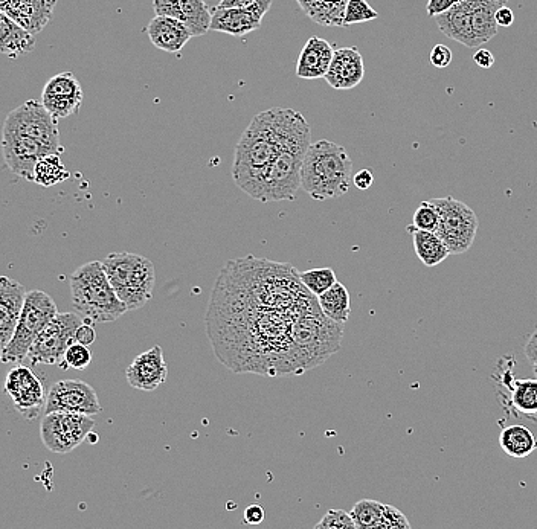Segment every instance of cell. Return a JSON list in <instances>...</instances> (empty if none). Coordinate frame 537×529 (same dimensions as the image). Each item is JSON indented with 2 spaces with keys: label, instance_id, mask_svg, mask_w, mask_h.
<instances>
[{
  "label": "cell",
  "instance_id": "cell-1",
  "mask_svg": "<svg viewBox=\"0 0 537 529\" xmlns=\"http://www.w3.org/2000/svg\"><path fill=\"white\" fill-rule=\"evenodd\" d=\"M277 121V158L267 170L260 202H281L296 199L301 190V167L304 156L312 144L309 122L300 112L292 109H275Z\"/></svg>",
  "mask_w": 537,
  "mask_h": 529
},
{
  "label": "cell",
  "instance_id": "cell-2",
  "mask_svg": "<svg viewBox=\"0 0 537 529\" xmlns=\"http://www.w3.org/2000/svg\"><path fill=\"white\" fill-rule=\"evenodd\" d=\"M278 144L275 109L258 113L235 147L232 179L252 199L260 200L267 170L277 158Z\"/></svg>",
  "mask_w": 537,
  "mask_h": 529
},
{
  "label": "cell",
  "instance_id": "cell-3",
  "mask_svg": "<svg viewBox=\"0 0 537 529\" xmlns=\"http://www.w3.org/2000/svg\"><path fill=\"white\" fill-rule=\"evenodd\" d=\"M353 162L347 150L328 139L312 142L301 167V190L312 199L345 196L350 190Z\"/></svg>",
  "mask_w": 537,
  "mask_h": 529
},
{
  "label": "cell",
  "instance_id": "cell-4",
  "mask_svg": "<svg viewBox=\"0 0 537 529\" xmlns=\"http://www.w3.org/2000/svg\"><path fill=\"white\" fill-rule=\"evenodd\" d=\"M342 333L341 324L328 319L318 302L296 316L290 331L296 374L321 365L341 350Z\"/></svg>",
  "mask_w": 537,
  "mask_h": 529
},
{
  "label": "cell",
  "instance_id": "cell-5",
  "mask_svg": "<svg viewBox=\"0 0 537 529\" xmlns=\"http://www.w3.org/2000/svg\"><path fill=\"white\" fill-rule=\"evenodd\" d=\"M71 296L72 305L86 322L109 324L129 311L113 290L101 261L83 264L72 273Z\"/></svg>",
  "mask_w": 537,
  "mask_h": 529
},
{
  "label": "cell",
  "instance_id": "cell-6",
  "mask_svg": "<svg viewBox=\"0 0 537 529\" xmlns=\"http://www.w3.org/2000/svg\"><path fill=\"white\" fill-rule=\"evenodd\" d=\"M101 264L113 290L126 304L127 310H139L152 299L156 273L155 266L148 258L118 252L104 258Z\"/></svg>",
  "mask_w": 537,
  "mask_h": 529
},
{
  "label": "cell",
  "instance_id": "cell-7",
  "mask_svg": "<svg viewBox=\"0 0 537 529\" xmlns=\"http://www.w3.org/2000/svg\"><path fill=\"white\" fill-rule=\"evenodd\" d=\"M57 313V305L48 293L42 290L26 292L19 322L4 354L0 357V362L19 363L25 360L37 334L55 318Z\"/></svg>",
  "mask_w": 537,
  "mask_h": 529
},
{
  "label": "cell",
  "instance_id": "cell-8",
  "mask_svg": "<svg viewBox=\"0 0 537 529\" xmlns=\"http://www.w3.org/2000/svg\"><path fill=\"white\" fill-rule=\"evenodd\" d=\"M431 202L437 208L440 217L438 237L444 241L451 255L466 254L475 241L476 231L480 225L475 211L454 197L431 199Z\"/></svg>",
  "mask_w": 537,
  "mask_h": 529
},
{
  "label": "cell",
  "instance_id": "cell-9",
  "mask_svg": "<svg viewBox=\"0 0 537 529\" xmlns=\"http://www.w3.org/2000/svg\"><path fill=\"white\" fill-rule=\"evenodd\" d=\"M2 133L23 135L42 142L57 154L63 153L58 132V119L43 106L42 101L29 100L8 113Z\"/></svg>",
  "mask_w": 537,
  "mask_h": 529
},
{
  "label": "cell",
  "instance_id": "cell-10",
  "mask_svg": "<svg viewBox=\"0 0 537 529\" xmlns=\"http://www.w3.org/2000/svg\"><path fill=\"white\" fill-rule=\"evenodd\" d=\"M83 324L77 313H57L37 334L26 359L33 365H62L69 345L75 342V331Z\"/></svg>",
  "mask_w": 537,
  "mask_h": 529
},
{
  "label": "cell",
  "instance_id": "cell-11",
  "mask_svg": "<svg viewBox=\"0 0 537 529\" xmlns=\"http://www.w3.org/2000/svg\"><path fill=\"white\" fill-rule=\"evenodd\" d=\"M94 427L95 421L91 415L51 412L45 414L42 420L40 437L46 449L65 455L77 449L91 435Z\"/></svg>",
  "mask_w": 537,
  "mask_h": 529
},
{
  "label": "cell",
  "instance_id": "cell-12",
  "mask_svg": "<svg viewBox=\"0 0 537 529\" xmlns=\"http://www.w3.org/2000/svg\"><path fill=\"white\" fill-rule=\"evenodd\" d=\"M100 400L97 392L83 380H62L54 383L46 397L45 414L51 412H72V414H100Z\"/></svg>",
  "mask_w": 537,
  "mask_h": 529
},
{
  "label": "cell",
  "instance_id": "cell-13",
  "mask_svg": "<svg viewBox=\"0 0 537 529\" xmlns=\"http://www.w3.org/2000/svg\"><path fill=\"white\" fill-rule=\"evenodd\" d=\"M4 389L13 400L14 408L26 420H36L40 417V412L45 409L48 395L45 394V389L36 374L26 366H16L8 372Z\"/></svg>",
  "mask_w": 537,
  "mask_h": 529
},
{
  "label": "cell",
  "instance_id": "cell-14",
  "mask_svg": "<svg viewBox=\"0 0 537 529\" xmlns=\"http://www.w3.org/2000/svg\"><path fill=\"white\" fill-rule=\"evenodd\" d=\"M2 156L5 164L13 171L16 176L33 182L34 168L37 162L48 156V154H57L52 148L46 147L42 142L36 139L28 138L23 135H11V133H2Z\"/></svg>",
  "mask_w": 537,
  "mask_h": 529
},
{
  "label": "cell",
  "instance_id": "cell-15",
  "mask_svg": "<svg viewBox=\"0 0 537 529\" xmlns=\"http://www.w3.org/2000/svg\"><path fill=\"white\" fill-rule=\"evenodd\" d=\"M83 97L78 78L72 72H62L46 83L40 101L54 118L62 119L80 112Z\"/></svg>",
  "mask_w": 537,
  "mask_h": 529
},
{
  "label": "cell",
  "instance_id": "cell-16",
  "mask_svg": "<svg viewBox=\"0 0 537 529\" xmlns=\"http://www.w3.org/2000/svg\"><path fill=\"white\" fill-rule=\"evenodd\" d=\"M153 10L156 16L181 20L193 37L205 36L210 31L213 11L205 0H153Z\"/></svg>",
  "mask_w": 537,
  "mask_h": 529
},
{
  "label": "cell",
  "instance_id": "cell-17",
  "mask_svg": "<svg viewBox=\"0 0 537 529\" xmlns=\"http://www.w3.org/2000/svg\"><path fill=\"white\" fill-rule=\"evenodd\" d=\"M168 365L161 347H153L139 354L127 368L126 379L139 391H156L167 380Z\"/></svg>",
  "mask_w": 537,
  "mask_h": 529
},
{
  "label": "cell",
  "instance_id": "cell-18",
  "mask_svg": "<svg viewBox=\"0 0 537 529\" xmlns=\"http://www.w3.org/2000/svg\"><path fill=\"white\" fill-rule=\"evenodd\" d=\"M364 77V57L356 46H351V48L336 49L332 65L324 78L333 89L351 90L359 86Z\"/></svg>",
  "mask_w": 537,
  "mask_h": 529
},
{
  "label": "cell",
  "instance_id": "cell-19",
  "mask_svg": "<svg viewBox=\"0 0 537 529\" xmlns=\"http://www.w3.org/2000/svg\"><path fill=\"white\" fill-rule=\"evenodd\" d=\"M145 33L156 48L168 54H179L193 37L181 20L168 16L153 17L145 28Z\"/></svg>",
  "mask_w": 537,
  "mask_h": 529
},
{
  "label": "cell",
  "instance_id": "cell-20",
  "mask_svg": "<svg viewBox=\"0 0 537 529\" xmlns=\"http://www.w3.org/2000/svg\"><path fill=\"white\" fill-rule=\"evenodd\" d=\"M438 28L444 36L455 40L467 48L480 46L472 29V14H470L469 2L461 0L451 10L444 11L434 17Z\"/></svg>",
  "mask_w": 537,
  "mask_h": 529
},
{
  "label": "cell",
  "instance_id": "cell-21",
  "mask_svg": "<svg viewBox=\"0 0 537 529\" xmlns=\"http://www.w3.org/2000/svg\"><path fill=\"white\" fill-rule=\"evenodd\" d=\"M333 54H335V48L327 40L321 37H310L298 57L296 75L303 80L324 78L332 65Z\"/></svg>",
  "mask_w": 537,
  "mask_h": 529
},
{
  "label": "cell",
  "instance_id": "cell-22",
  "mask_svg": "<svg viewBox=\"0 0 537 529\" xmlns=\"http://www.w3.org/2000/svg\"><path fill=\"white\" fill-rule=\"evenodd\" d=\"M26 290L16 279L0 276V331L10 342L22 313Z\"/></svg>",
  "mask_w": 537,
  "mask_h": 529
},
{
  "label": "cell",
  "instance_id": "cell-23",
  "mask_svg": "<svg viewBox=\"0 0 537 529\" xmlns=\"http://www.w3.org/2000/svg\"><path fill=\"white\" fill-rule=\"evenodd\" d=\"M211 16V31L242 37L257 31L261 20L255 17L248 8H213Z\"/></svg>",
  "mask_w": 537,
  "mask_h": 529
},
{
  "label": "cell",
  "instance_id": "cell-24",
  "mask_svg": "<svg viewBox=\"0 0 537 529\" xmlns=\"http://www.w3.org/2000/svg\"><path fill=\"white\" fill-rule=\"evenodd\" d=\"M501 385L509 389V404L513 411L537 421V379H516L507 371L501 377Z\"/></svg>",
  "mask_w": 537,
  "mask_h": 529
},
{
  "label": "cell",
  "instance_id": "cell-25",
  "mask_svg": "<svg viewBox=\"0 0 537 529\" xmlns=\"http://www.w3.org/2000/svg\"><path fill=\"white\" fill-rule=\"evenodd\" d=\"M36 48L34 34L26 31L5 11L0 10V54L10 58L29 54Z\"/></svg>",
  "mask_w": 537,
  "mask_h": 529
},
{
  "label": "cell",
  "instance_id": "cell-26",
  "mask_svg": "<svg viewBox=\"0 0 537 529\" xmlns=\"http://www.w3.org/2000/svg\"><path fill=\"white\" fill-rule=\"evenodd\" d=\"M472 14V29L476 40L481 45L490 42L498 34L495 14L502 7L498 0H467Z\"/></svg>",
  "mask_w": 537,
  "mask_h": 529
},
{
  "label": "cell",
  "instance_id": "cell-27",
  "mask_svg": "<svg viewBox=\"0 0 537 529\" xmlns=\"http://www.w3.org/2000/svg\"><path fill=\"white\" fill-rule=\"evenodd\" d=\"M406 231L411 234L412 241H414L415 254L426 267L438 266L451 255L444 241L438 237L437 232L420 231L412 225L408 226Z\"/></svg>",
  "mask_w": 537,
  "mask_h": 529
},
{
  "label": "cell",
  "instance_id": "cell-28",
  "mask_svg": "<svg viewBox=\"0 0 537 529\" xmlns=\"http://www.w3.org/2000/svg\"><path fill=\"white\" fill-rule=\"evenodd\" d=\"M499 446L505 455L510 458L522 459L530 456L537 450V438L528 427L522 424H513L505 427L499 435Z\"/></svg>",
  "mask_w": 537,
  "mask_h": 529
},
{
  "label": "cell",
  "instance_id": "cell-29",
  "mask_svg": "<svg viewBox=\"0 0 537 529\" xmlns=\"http://www.w3.org/2000/svg\"><path fill=\"white\" fill-rule=\"evenodd\" d=\"M298 4L319 25L344 26L348 0H298Z\"/></svg>",
  "mask_w": 537,
  "mask_h": 529
},
{
  "label": "cell",
  "instance_id": "cell-30",
  "mask_svg": "<svg viewBox=\"0 0 537 529\" xmlns=\"http://www.w3.org/2000/svg\"><path fill=\"white\" fill-rule=\"evenodd\" d=\"M319 308L328 319L344 325L350 319V293L342 283L333 284L327 292L318 296Z\"/></svg>",
  "mask_w": 537,
  "mask_h": 529
},
{
  "label": "cell",
  "instance_id": "cell-31",
  "mask_svg": "<svg viewBox=\"0 0 537 529\" xmlns=\"http://www.w3.org/2000/svg\"><path fill=\"white\" fill-rule=\"evenodd\" d=\"M69 179V171L60 159V154H48L43 156L34 168V179L37 185L43 188L57 185Z\"/></svg>",
  "mask_w": 537,
  "mask_h": 529
},
{
  "label": "cell",
  "instance_id": "cell-32",
  "mask_svg": "<svg viewBox=\"0 0 537 529\" xmlns=\"http://www.w3.org/2000/svg\"><path fill=\"white\" fill-rule=\"evenodd\" d=\"M383 511H385V504L364 499L354 505L350 516L353 517L356 529H382Z\"/></svg>",
  "mask_w": 537,
  "mask_h": 529
},
{
  "label": "cell",
  "instance_id": "cell-33",
  "mask_svg": "<svg viewBox=\"0 0 537 529\" xmlns=\"http://www.w3.org/2000/svg\"><path fill=\"white\" fill-rule=\"evenodd\" d=\"M300 279L303 286L306 287L313 296L322 295V293L327 292L333 284L338 283L335 270L330 269V267H322V269L300 272Z\"/></svg>",
  "mask_w": 537,
  "mask_h": 529
},
{
  "label": "cell",
  "instance_id": "cell-34",
  "mask_svg": "<svg viewBox=\"0 0 537 529\" xmlns=\"http://www.w3.org/2000/svg\"><path fill=\"white\" fill-rule=\"evenodd\" d=\"M379 19L377 13L367 0H348L345 8L344 26L356 25V23L371 22Z\"/></svg>",
  "mask_w": 537,
  "mask_h": 529
},
{
  "label": "cell",
  "instance_id": "cell-35",
  "mask_svg": "<svg viewBox=\"0 0 537 529\" xmlns=\"http://www.w3.org/2000/svg\"><path fill=\"white\" fill-rule=\"evenodd\" d=\"M438 222H440V217H438L437 208L432 205L431 200H425V202L420 203L419 208L415 209L414 219H412V226L415 229L437 232Z\"/></svg>",
  "mask_w": 537,
  "mask_h": 529
},
{
  "label": "cell",
  "instance_id": "cell-36",
  "mask_svg": "<svg viewBox=\"0 0 537 529\" xmlns=\"http://www.w3.org/2000/svg\"><path fill=\"white\" fill-rule=\"evenodd\" d=\"M92 363V353L89 350V347L86 345L74 344L69 345L68 350H66L65 357H63V363L60 365V368H72L81 371V369H86L87 366Z\"/></svg>",
  "mask_w": 537,
  "mask_h": 529
},
{
  "label": "cell",
  "instance_id": "cell-37",
  "mask_svg": "<svg viewBox=\"0 0 537 529\" xmlns=\"http://www.w3.org/2000/svg\"><path fill=\"white\" fill-rule=\"evenodd\" d=\"M316 529H354L353 517L344 510H330L324 514L321 522L316 523Z\"/></svg>",
  "mask_w": 537,
  "mask_h": 529
},
{
  "label": "cell",
  "instance_id": "cell-38",
  "mask_svg": "<svg viewBox=\"0 0 537 529\" xmlns=\"http://www.w3.org/2000/svg\"><path fill=\"white\" fill-rule=\"evenodd\" d=\"M408 529L411 528V523L406 519L402 511L397 510L393 505H385L383 511L382 529Z\"/></svg>",
  "mask_w": 537,
  "mask_h": 529
},
{
  "label": "cell",
  "instance_id": "cell-39",
  "mask_svg": "<svg viewBox=\"0 0 537 529\" xmlns=\"http://www.w3.org/2000/svg\"><path fill=\"white\" fill-rule=\"evenodd\" d=\"M431 63L437 69H444L452 63V51L451 48H447L446 45H437L431 51Z\"/></svg>",
  "mask_w": 537,
  "mask_h": 529
},
{
  "label": "cell",
  "instance_id": "cell-40",
  "mask_svg": "<svg viewBox=\"0 0 537 529\" xmlns=\"http://www.w3.org/2000/svg\"><path fill=\"white\" fill-rule=\"evenodd\" d=\"M95 340H97V333H95L94 327L89 322H83L75 331V342H78V344L91 347Z\"/></svg>",
  "mask_w": 537,
  "mask_h": 529
},
{
  "label": "cell",
  "instance_id": "cell-41",
  "mask_svg": "<svg viewBox=\"0 0 537 529\" xmlns=\"http://www.w3.org/2000/svg\"><path fill=\"white\" fill-rule=\"evenodd\" d=\"M458 2H461V0H429L428 5H426V11H428L429 17H435L444 13V11L451 10Z\"/></svg>",
  "mask_w": 537,
  "mask_h": 529
},
{
  "label": "cell",
  "instance_id": "cell-42",
  "mask_svg": "<svg viewBox=\"0 0 537 529\" xmlns=\"http://www.w3.org/2000/svg\"><path fill=\"white\" fill-rule=\"evenodd\" d=\"M264 517H266V511L261 505L252 504L246 508L245 511V522L249 525H260L263 522Z\"/></svg>",
  "mask_w": 537,
  "mask_h": 529
},
{
  "label": "cell",
  "instance_id": "cell-43",
  "mask_svg": "<svg viewBox=\"0 0 537 529\" xmlns=\"http://www.w3.org/2000/svg\"><path fill=\"white\" fill-rule=\"evenodd\" d=\"M353 183L357 190H370L374 183L373 173L370 170H361L359 173L354 174Z\"/></svg>",
  "mask_w": 537,
  "mask_h": 529
},
{
  "label": "cell",
  "instance_id": "cell-44",
  "mask_svg": "<svg viewBox=\"0 0 537 529\" xmlns=\"http://www.w3.org/2000/svg\"><path fill=\"white\" fill-rule=\"evenodd\" d=\"M524 353L531 365H537V328L525 342Z\"/></svg>",
  "mask_w": 537,
  "mask_h": 529
},
{
  "label": "cell",
  "instance_id": "cell-45",
  "mask_svg": "<svg viewBox=\"0 0 537 529\" xmlns=\"http://www.w3.org/2000/svg\"><path fill=\"white\" fill-rule=\"evenodd\" d=\"M473 61L476 65L480 66L481 69H490L495 65V57H493L492 52L487 51V49H478L473 55Z\"/></svg>",
  "mask_w": 537,
  "mask_h": 529
},
{
  "label": "cell",
  "instance_id": "cell-46",
  "mask_svg": "<svg viewBox=\"0 0 537 529\" xmlns=\"http://www.w3.org/2000/svg\"><path fill=\"white\" fill-rule=\"evenodd\" d=\"M495 19L498 26L507 28V26H512L513 23H515V14H513V11L510 10L509 7L502 5V7H499L498 11H496Z\"/></svg>",
  "mask_w": 537,
  "mask_h": 529
},
{
  "label": "cell",
  "instance_id": "cell-47",
  "mask_svg": "<svg viewBox=\"0 0 537 529\" xmlns=\"http://www.w3.org/2000/svg\"><path fill=\"white\" fill-rule=\"evenodd\" d=\"M272 0H254L248 8L255 17L263 20V17L266 16L267 11L271 10Z\"/></svg>",
  "mask_w": 537,
  "mask_h": 529
},
{
  "label": "cell",
  "instance_id": "cell-48",
  "mask_svg": "<svg viewBox=\"0 0 537 529\" xmlns=\"http://www.w3.org/2000/svg\"><path fill=\"white\" fill-rule=\"evenodd\" d=\"M254 0H220L217 7L220 8H246L252 4Z\"/></svg>",
  "mask_w": 537,
  "mask_h": 529
},
{
  "label": "cell",
  "instance_id": "cell-49",
  "mask_svg": "<svg viewBox=\"0 0 537 529\" xmlns=\"http://www.w3.org/2000/svg\"><path fill=\"white\" fill-rule=\"evenodd\" d=\"M8 340L5 339L4 334H2V331H0V357H2V354H4L5 348H7Z\"/></svg>",
  "mask_w": 537,
  "mask_h": 529
},
{
  "label": "cell",
  "instance_id": "cell-50",
  "mask_svg": "<svg viewBox=\"0 0 537 529\" xmlns=\"http://www.w3.org/2000/svg\"><path fill=\"white\" fill-rule=\"evenodd\" d=\"M8 5H10V0H0V10L7 11Z\"/></svg>",
  "mask_w": 537,
  "mask_h": 529
},
{
  "label": "cell",
  "instance_id": "cell-51",
  "mask_svg": "<svg viewBox=\"0 0 537 529\" xmlns=\"http://www.w3.org/2000/svg\"><path fill=\"white\" fill-rule=\"evenodd\" d=\"M533 371H534V376H536V379H537V365H533Z\"/></svg>",
  "mask_w": 537,
  "mask_h": 529
},
{
  "label": "cell",
  "instance_id": "cell-52",
  "mask_svg": "<svg viewBox=\"0 0 537 529\" xmlns=\"http://www.w3.org/2000/svg\"><path fill=\"white\" fill-rule=\"evenodd\" d=\"M498 2H501L502 5H505L507 2H509V0H498Z\"/></svg>",
  "mask_w": 537,
  "mask_h": 529
}]
</instances>
